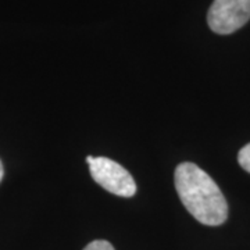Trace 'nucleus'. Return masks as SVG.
<instances>
[{"label":"nucleus","mask_w":250,"mask_h":250,"mask_svg":"<svg viewBox=\"0 0 250 250\" xmlns=\"http://www.w3.org/2000/svg\"><path fill=\"white\" fill-rule=\"evenodd\" d=\"M250 20V0H214L207 13V24L218 35H229Z\"/></svg>","instance_id":"3"},{"label":"nucleus","mask_w":250,"mask_h":250,"mask_svg":"<svg viewBox=\"0 0 250 250\" xmlns=\"http://www.w3.org/2000/svg\"><path fill=\"white\" fill-rule=\"evenodd\" d=\"M174 184L188 213L203 225L217 227L228 218V203L220 187L206 171L193 163H181L175 168Z\"/></svg>","instance_id":"1"},{"label":"nucleus","mask_w":250,"mask_h":250,"mask_svg":"<svg viewBox=\"0 0 250 250\" xmlns=\"http://www.w3.org/2000/svg\"><path fill=\"white\" fill-rule=\"evenodd\" d=\"M83 250H116V249L113 248V245H111L110 242L98 239V241L90 242L89 245H86Z\"/></svg>","instance_id":"5"},{"label":"nucleus","mask_w":250,"mask_h":250,"mask_svg":"<svg viewBox=\"0 0 250 250\" xmlns=\"http://www.w3.org/2000/svg\"><path fill=\"white\" fill-rule=\"evenodd\" d=\"M3 175H4V168H3V163L0 160V182H1V179H3Z\"/></svg>","instance_id":"6"},{"label":"nucleus","mask_w":250,"mask_h":250,"mask_svg":"<svg viewBox=\"0 0 250 250\" xmlns=\"http://www.w3.org/2000/svg\"><path fill=\"white\" fill-rule=\"evenodd\" d=\"M238 163L245 171L250 172V143L243 146L238 153Z\"/></svg>","instance_id":"4"},{"label":"nucleus","mask_w":250,"mask_h":250,"mask_svg":"<svg viewBox=\"0 0 250 250\" xmlns=\"http://www.w3.org/2000/svg\"><path fill=\"white\" fill-rule=\"evenodd\" d=\"M90 175L93 181L107 192L121 197H132L136 193L134 177L121 164L107 157L88 156Z\"/></svg>","instance_id":"2"}]
</instances>
